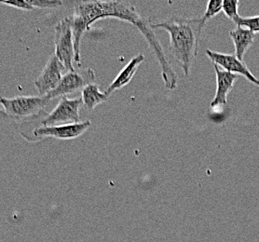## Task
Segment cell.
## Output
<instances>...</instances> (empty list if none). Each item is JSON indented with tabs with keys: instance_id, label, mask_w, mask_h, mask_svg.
Returning <instances> with one entry per match:
<instances>
[{
	"instance_id": "obj_1",
	"label": "cell",
	"mask_w": 259,
	"mask_h": 242,
	"mask_svg": "<svg viewBox=\"0 0 259 242\" xmlns=\"http://www.w3.org/2000/svg\"><path fill=\"white\" fill-rule=\"evenodd\" d=\"M204 25L205 23L201 17L189 18L177 15L158 24H152L154 30H164L169 34V52L182 67L185 76H189L194 65Z\"/></svg>"
},
{
	"instance_id": "obj_2",
	"label": "cell",
	"mask_w": 259,
	"mask_h": 242,
	"mask_svg": "<svg viewBox=\"0 0 259 242\" xmlns=\"http://www.w3.org/2000/svg\"><path fill=\"white\" fill-rule=\"evenodd\" d=\"M134 9L135 6L123 1H86L77 3L71 21L75 46V62L77 65H80V46L84 33L102 19L116 18L126 22Z\"/></svg>"
},
{
	"instance_id": "obj_3",
	"label": "cell",
	"mask_w": 259,
	"mask_h": 242,
	"mask_svg": "<svg viewBox=\"0 0 259 242\" xmlns=\"http://www.w3.org/2000/svg\"><path fill=\"white\" fill-rule=\"evenodd\" d=\"M52 101L41 96H19L15 98L0 97V105L9 117L14 119H34L44 116L45 107Z\"/></svg>"
},
{
	"instance_id": "obj_4",
	"label": "cell",
	"mask_w": 259,
	"mask_h": 242,
	"mask_svg": "<svg viewBox=\"0 0 259 242\" xmlns=\"http://www.w3.org/2000/svg\"><path fill=\"white\" fill-rule=\"evenodd\" d=\"M55 55L68 71H74L73 61H75V46L73 27L70 18L62 19L55 26L54 35Z\"/></svg>"
},
{
	"instance_id": "obj_5",
	"label": "cell",
	"mask_w": 259,
	"mask_h": 242,
	"mask_svg": "<svg viewBox=\"0 0 259 242\" xmlns=\"http://www.w3.org/2000/svg\"><path fill=\"white\" fill-rule=\"evenodd\" d=\"M91 120L79 121L73 124L58 125V126H39L32 130L28 134L24 135L28 141H38L44 138H56L60 140H73L82 135L91 127Z\"/></svg>"
},
{
	"instance_id": "obj_6",
	"label": "cell",
	"mask_w": 259,
	"mask_h": 242,
	"mask_svg": "<svg viewBox=\"0 0 259 242\" xmlns=\"http://www.w3.org/2000/svg\"><path fill=\"white\" fill-rule=\"evenodd\" d=\"M95 80V73L92 68H79L74 71H68L65 74L59 85L53 89L47 96L48 100L53 101L58 97H65L66 95L75 93L78 90H82Z\"/></svg>"
},
{
	"instance_id": "obj_7",
	"label": "cell",
	"mask_w": 259,
	"mask_h": 242,
	"mask_svg": "<svg viewBox=\"0 0 259 242\" xmlns=\"http://www.w3.org/2000/svg\"><path fill=\"white\" fill-rule=\"evenodd\" d=\"M81 98L68 99L62 97L57 107L50 114L40 117V126H58L79 122V109L82 106Z\"/></svg>"
},
{
	"instance_id": "obj_8",
	"label": "cell",
	"mask_w": 259,
	"mask_h": 242,
	"mask_svg": "<svg viewBox=\"0 0 259 242\" xmlns=\"http://www.w3.org/2000/svg\"><path fill=\"white\" fill-rule=\"evenodd\" d=\"M65 69V66L55 54L49 58L41 74L34 81V85L39 96L45 97L53 89H56L64 76L63 71Z\"/></svg>"
},
{
	"instance_id": "obj_9",
	"label": "cell",
	"mask_w": 259,
	"mask_h": 242,
	"mask_svg": "<svg viewBox=\"0 0 259 242\" xmlns=\"http://www.w3.org/2000/svg\"><path fill=\"white\" fill-rule=\"evenodd\" d=\"M206 54L212 61V64L222 67L225 71L230 72L238 76H242L249 80V82L253 83L259 87L258 79L249 70L247 65L242 61L238 59L235 55L221 54L211 50H206Z\"/></svg>"
},
{
	"instance_id": "obj_10",
	"label": "cell",
	"mask_w": 259,
	"mask_h": 242,
	"mask_svg": "<svg viewBox=\"0 0 259 242\" xmlns=\"http://www.w3.org/2000/svg\"><path fill=\"white\" fill-rule=\"evenodd\" d=\"M212 65L217 74V92L213 100L211 102V107L225 106L228 103V95L240 76L222 70L218 65L214 64Z\"/></svg>"
},
{
	"instance_id": "obj_11",
	"label": "cell",
	"mask_w": 259,
	"mask_h": 242,
	"mask_svg": "<svg viewBox=\"0 0 259 242\" xmlns=\"http://www.w3.org/2000/svg\"><path fill=\"white\" fill-rule=\"evenodd\" d=\"M144 61H145V55L144 54H140L135 56L124 67L123 69L119 72L118 77L113 80V82L106 89L105 93L107 96H110L115 90L121 89V88L125 87L126 85H128L131 82L132 78L136 75L138 67L142 65V63Z\"/></svg>"
},
{
	"instance_id": "obj_12",
	"label": "cell",
	"mask_w": 259,
	"mask_h": 242,
	"mask_svg": "<svg viewBox=\"0 0 259 242\" xmlns=\"http://www.w3.org/2000/svg\"><path fill=\"white\" fill-rule=\"evenodd\" d=\"M230 36L235 47L236 57L243 62L244 55L254 42L255 33L245 27L237 26L236 29L230 31Z\"/></svg>"
},
{
	"instance_id": "obj_13",
	"label": "cell",
	"mask_w": 259,
	"mask_h": 242,
	"mask_svg": "<svg viewBox=\"0 0 259 242\" xmlns=\"http://www.w3.org/2000/svg\"><path fill=\"white\" fill-rule=\"evenodd\" d=\"M108 97L109 96H107L105 92L101 91L99 86L94 83L85 87L81 93L82 104L88 110H94L97 106L106 102Z\"/></svg>"
},
{
	"instance_id": "obj_14",
	"label": "cell",
	"mask_w": 259,
	"mask_h": 242,
	"mask_svg": "<svg viewBox=\"0 0 259 242\" xmlns=\"http://www.w3.org/2000/svg\"><path fill=\"white\" fill-rule=\"evenodd\" d=\"M239 0H224L223 1V9L222 11L224 12L226 17L235 23L237 19L240 17L238 9H239Z\"/></svg>"
},
{
	"instance_id": "obj_15",
	"label": "cell",
	"mask_w": 259,
	"mask_h": 242,
	"mask_svg": "<svg viewBox=\"0 0 259 242\" xmlns=\"http://www.w3.org/2000/svg\"><path fill=\"white\" fill-rule=\"evenodd\" d=\"M223 9V1L222 0H211L207 4L206 11L203 16H201L204 23L206 24L209 20L213 18L217 14L222 11Z\"/></svg>"
},
{
	"instance_id": "obj_16",
	"label": "cell",
	"mask_w": 259,
	"mask_h": 242,
	"mask_svg": "<svg viewBox=\"0 0 259 242\" xmlns=\"http://www.w3.org/2000/svg\"><path fill=\"white\" fill-rule=\"evenodd\" d=\"M234 24L240 27H245L252 30L253 33H259V16L253 17H239Z\"/></svg>"
},
{
	"instance_id": "obj_17",
	"label": "cell",
	"mask_w": 259,
	"mask_h": 242,
	"mask_svg": "<svg viewBox=\"0 0 259 242\" xmlns=\"http://www.w3.org/2000/svg\"><path fill=\"white\" fill-rule=\"evenodd\" d=\"M34 9H56L63 5L60 0H26Z\"/></svg>"
},
{
	"instance_id": "obj_18",
	"label": "cell",
	"mask_w": 259,
	"mask_h": 242,
	"mask_svg": "<svg viewBox=\"0 0 259 242\" xmlns=\"http://www.w3.org/2000/svg\"><path fill=\"white\" fill-rule=\"evenodd\" d=\"M0 4L13 7L23 11H32L34 8L30 5L26 0H15V1H0Z\"/></svg>"
}]
</instances>
